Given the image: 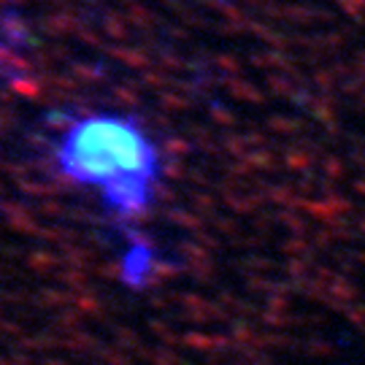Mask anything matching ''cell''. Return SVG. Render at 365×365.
I'll return each mask as SVG.
<instances>
[{
  "label": "cell",
  "instance_id": "obj_1",
  "mask_svg": "<svg viewBox=\"0 0 365 365\" xmlns=\"http://www.w3.org/2000/svg\"><path fill=\"white\" fill-rule=\"evenodd\" d=\"M57 163L78 184L103 190L108 206L122 217L149 209L157 184V149L133 119L90 114L63 135Z\"/></svg>",
  "mask_w": 365,
  "mask_h": 365
}]
</instances>
